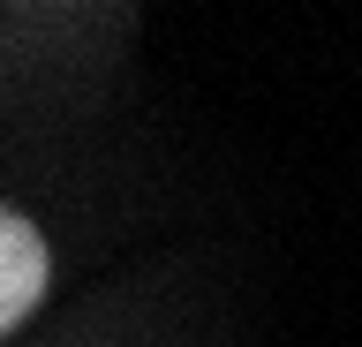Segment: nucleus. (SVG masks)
<instances>
[{"label":"nucleus","instance_id":"obj_1","mask_svg":"<svg viewBox=\"0 0 362 347\" xmlns=\"http://www.w3.org/2000/svg\"><path fill=\"white\" fill-rule=\"evenodd\" d=\"M38 295H45V242L23 211L0 204V332L30 317Z\"/></svg>","mask_w":362,"mask_h":347}]
</instances>
